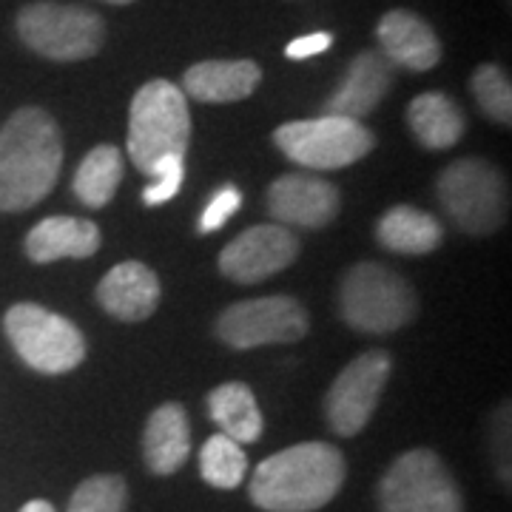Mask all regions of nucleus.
I'll return each mask as SVG.
<instances>
[{"label": "nucleus", "mask_w": 512, "mask_h": 512, "mask_svg": "<svg viewBox=\"0 0 512 512\" xmlns=\"http://www.w3.org/2000/svg\"><path fill=\"white\" fill-rule=\"evenodd\" d=\"M393 86V63L382 52H362L353 57L345 80L330 94L325 103V114L362 120L373 114L384 100V94Z\"/></svg>", "instance_id": "4468645a"}, {"label": "nucleus", "mask_w": 512, "mask_h": 512, "mask_svg": "<svg viewBox=\"0 0 512 512\" xmlns=\"http://www.w3.org/2000/svg\"><path fill=\"white\" fill-rule=\"evenodd\" d=\"M470 89L473 97L478 100V106L484 109V114L501 123V126H510L512 123V89L510 77L501 72L493 63H484L478 66L473 80H470Z\"/></svg>", "instance_id": "393cba45"}, {"label": "nucleus", "mask_w": 512, "mask_h": 512, "mask_svg": "<svg viewBox=\"0 0 512 512\" xmlns=\"http://www.w3.org/2000/svg\"><path fill=\"white\" fill-rule=\"evenodd\" d=\"M330 43H333V37H330L328 32H313V35L296 37V40H291V43H288V49H285V55L291 57V60H305V57L328 52Z\"/></svg>", "instance_id": "c85d7f7f"}, {"label": "nucleus", "mask_w": 512, "mask_h": 512, "mask_svg": "<svg viewBox=\"0 0 512 512\" xmlns=\"http://www.w3.org/2000/svg\"><path fill=\"white\" fill-rule=\"evenodd\" d=\"M239 205H242V194H239V188H234V185H225V188H220V191L211 197L208 208L202 211V217H200L202 234H211V231L222 228L225 222L237 214Z\"/></svg>", "instance_id": "cd10ccee"}, {"label": "nucleus", "mask_w": 512, "mask_h": 512, "mask_svg": "<svg viewBox=\"0 0 512 512\" xmlns=\"http://www.w3.org/2000/svg\"><path fill=\"white\" fill-rule=\"evenodd\" d=\"M3 328L20 359L40 373H69L86 359V339L77 325L35 302L12 305Z\"/></svg>", "instance_id": "6e6552de"}, {"label": "nucleus", "mask_w": 512, "mask_h": 512, "mask_svg": "<svg viewBox=\"0 0 512 512\" xmlns=\"http://www.w3.org/2000/svg\"><path fill=\"white\" fill-rule=\"evenodd\" d=\"M20 512H55V507H52L49 501H40V498H37V501H29Z\"/></svg>", "instance_id": "c756f323"}, {"label": "nucleus", "mask_w": 512, "mask_h": 512, "mask_svg": "<svg viewBox=\"0 0 512 512\" xmlns=\"http://www.w3.org/2000/svg\"><path fill=\"white\" fill-rule=\"evenodd\" d=\"M200 473L211 487L234 490V487L242 484V478L248 473V458H245L237 441L217 433V436H211L202 444Z\"/></svg>", "instance_id": "b1692460"}, {"label": "nucleus", "mask_w": 512, "mask_h": 512, "mask_svg": "<svg viewBox=\"0 0 512 512\" xmlns=\"http://www.w3.org/2000/svg\"><path fill=\"white\" fill-rule=\"evenodd\" d=\"M439 200L447 217L473 237H487L507 217V188L493 163L467 157L441 171Z\"/></svg>", "instance_id": "423d86ee"}, {"label": "nucleus", "mask_w": 512, "mask_h": 512, "mask_svg": "<svg viewBox=\"0 0 512 512\" xmlns=\"http://www.w3.org/2000/svg\"><path fill=\"white\" fill-rule=\"evenodd\" d=\"M128 487L120 476H92L74 490L66 512H126Z\"/></svg>", "instance_id": "a878e982"}, {"label": "nucleus", "mask_w": 512, "mask_h": 512, "mask_svg": "<svg viewBox=\"0 0 512 512\" xmlns=\"http://www.w3.org/2000/svg\"><path fill=\"white\" fill-rule=\"evenodd\" d=\"M106 3H114V6H126V3H134V0H106Z\"/></svg>", "instance_id": "7c9ffc66"}, {"label": "nucleus", "mask_w": 512, "mask_h": 512, "mask_svg": "<svg viewBox=\"0 0 512 512\" xmlns=\"http://www.w3.org/2000/svg\"><path fill=\"white\" fill-rule=\"evenodd\" d=\"M123 180V154L114 146L92 148L74 174V194L89 208H103Z\"/></svg>", "instance_id": "5701e85b"}, {"label": "nucleus", "mask_w": 512, "mask_h": 512, "mask_svg": "<svg viewBox=\"0 0 512 512\" xmlns=\"http://www.w3.org/2000/svg\"><path fill=\"white\" fill-rule=\"evenodd\" d=\"M390 379V356L384 350H367L356 356L330 384L325 396V416L336 436H356L365 430L384 384Z\"/></svg>", "instance_id": "9b49d317"}, {"label": "nucleus", "mask_w": 512, "mask_h": 512, "mask_svg": "<svg viewBox=\"0 0 512 512\" xmlns=\"http://www.w3.org/2000/svg\"><path fill=\"white\" fill-rule=\"evenodd\" d=\"M185 177V160L183 157H171L165 160L157 171H154V183L148 185L143 191V202L146 205H160V202H168L183 185Z\"/></svg>", "instance_id": "bb28decb"}, {"label": "nucleus", "mask_w": 512, "mask_h": 512, "mask_svg": "<svg viewBox=\"0 0 512 512\" xmlns=\"http://www.w3.org/2000/svg\"><path fill=\"white\" fill-rule=\"evenodd\" d=\"M345 484V456L325 441H305L265 458L251 476V501L265 512H313Z\"/></svg>", "instance_id": "f03ea898"}, {"label": "nucleus", "mask_w": 512, "mask_h": 512, "mask_svg": "<svg viewBox=\"0 0 512 512\" xmlns=\"http://www.w3.org/2000/svg\"><path fill=\"white\" fill-rule=\"evenodd\" d=\"M97 302L114 319L143 322L160 305V279L143 262H123L97 285Z\"/></svg>", "instance_id": "dca6fc26"}, {"label": "nucleus", "mask_w": 512, "mask_h": 512, "mask_svg": "<svg viewBox=\"0 0 512 512\" xmlns=\"http://www.w3.org/2000/svg\"><path fill=\"white\" fill-rule=\"evenodd\" d=\"M63 168V137L52 114L18 109L0 128V211H26L55 188Z\"/></svg>", "instance_id": "f257e3e1"}, {"label": "nucleus", "mask_w": 512, "mask_h": 512, "mask_svg": "<svg viewBox=\"0 0 512 512\" xmlns=\"http://www.w3.org/2000/svg\"><path fill=\"white\" fill-rule=\"evenodd\" d=\"M299 254V242L285 225H254L220 254V271L239 285H256L279 274Z\"/></svg>", "instance_id": "f8f14e48"}, {"label": "nucleus", "mask_w": 512, "mask_h": 512, "mask_svg": "<svg viewBox=\"0 0 512 512\" xmlns=\"http://www.w3.org/2000/svg\"><path fill=\"white\" fill-rule=\"evenodd\" d=\"M191 453V430H188V413L180 404H160L146 424L143 436V456L148 470L154 476H171L185 464Z\"/></svg>", "instance_id": "6ab92c4d"}, {"label": "nucleus", "mask_w": 512, "mask_h": 512, "mask_svg": "<svg viewBox=\"0 0 512 512\" xmlns=\"http://www.w3.org/2000/svg\"><path fill=\"white\" fill-rule=\"evenodd\" d=\"M376 237L387 251L396 254H430L444 239V228L433 214L410 205H396L376 225Z\"/></svg>", "instance_id": "aec40b11"}, {"label": "nucleus", "mask_w": 512, "mask_h": 512, "mask_svg": "<svg viewBox=\"0 0 512 512\" xmlns=\"http://www.w3.org/2000/svg\"><path fill=\"white\" fill-rule=\"evenodd\" d=\"M217 333L225 345L237 350L296 342L308 333V311L293 296L248 299L220 313Z\"/></svg>", "instance_id": "9d476101"}, {"label": "nucleus", "mask_w": 512, "mask_h": 512, "mask_svg": "<svg viewBox=\"0 0 512 512\" xmlns=\"http://www.w3.org/2000/svg\"><path fill=\"white\" fill-rule=\"evenodd\" d=\"M382 512H464L456 478L433 450H410L379 484Z\"/></svg>", "instance_id": "1a4fd4ad"}, {"label": "nucleus", "mask_w": 512, "mask_h": 512, "mask_svg": "<svg viewBox=\"0 0 512 512\" xmlns=\"http://www.w3.org/2000/svg\"><path fill=\"white\" fill-rule=\"evenodd\" d=\"M208 413L220 424L222 436L237 444H254L262 436V413L256 407L251 387L242 382H225L208 393Z\"/></svg>", "instance_id": "412c9836"}, {"label": "nucleus", "mask_w": 512, "mask_h": 512, "mask_svg": "<svg viewBox=\"0 0 512 512\" xmlns=\"http://www.w3.org/2000/svg\"><path fill=\"white\" fill-rule=\"evenodd\" d=\"M191 140V114L180 86L168 80H151L131 100L128 114V157L154 177V171L171 160L185 157Z\"/></svg>", "instance_id": "7ed1b4c3"}, {"label": "nucleus", "mask_w": 512, "mask_h": 512, "mask_svg": "<svg viewBox=\"0 0 512 512\" xmlns=\"http://www.w3.org/2000/svg\"><path fill=\"white\" fill-rule=\"evenodd\" d=\"M18 35L40 57L74 63L100 52L106 23L86 6L40 0L20 9Z\"/></svg>", "instance_id": "20e7f679"}, {"label": "nucleus", "mask_w": 512, "mask_h": 512, "mask_svg": "<svg viewBox=\"0 0 512 512\" xmlns=\"http://www.w3.org/2000/svg\"><path fill=\"white\" fill-rule=\"evenodd\" d=\"M279 151L296 165L313 171H336L373 151L376 137L362 120L322 114L316 120H293L274 131Z\"/></svg>", "instance_id": "0eeeda50"}, {"label": "nucleus", "mask_w": 512, "mask_h": 512, "mask_svg": "<svg viewBox=\"0 0 512 512\" xmlns=\"http://www.w3.org/2000/svg\"><path fill=\"white\" fill-rule=\"evenodd\" d=\"M376 37L382 43V55L410 72H427L441 60V43L433 26L407 9H393L379 20Z\"/></svg>", "instance_id": "2eb2a0df"}, {"label": "nucleus", "mask_w": 512, "mask_h": 512, "mask_svg": "<svg viewBox=\"0 0 512 512\" xmlns=\"http://www.w3.org/2000/svg\"><path fill=\"white\" fill-rule=\"evenodd\" d=\"M339 305L350 328L393 333L416 316V293L396 271L379 262H359L342 279Z\"/></svg>", "instance_id": "39448f33"}, {"label": "nucleus", "mask_w": 512, "mask_h": 512, "mask_svg": "<svg viewBox=\"0 0 512 512\" xmlns=\"http://www.w3.org/2000/svg\"><path fill=\"white\" fill-rule=\"evenodd\" d=\"M339 191L313 174H285L268 188V208L276 222L299 228H325L339 214Z\"/></svg>", "instance_id": "ddd939ff"}, {"label": "nucleus", "mask_w": 512, "mask_h": 512, "mask_svg": "<svg viewBox=\"0 0 512 512\" xmlns=\"http://www.w3.org/2000/svg\"><path fill=\"white\" fill-rule=\"evenodd\" d=\"M407 123L419 137L421 146L433 148V151L453 148L464 134V114L441 92L419 94L407 109Z\"/></svg>", "instance_id": "4be33fe9"}, {"label": "nucleus", "mask_w": 512, "mask_h": 512, "mask_svg": "<svg viewBox=\"0 0 512 512\" xmlns=\"http://www.w3.org/2000/svg\"><path fill=\"white\" fill-rule=\"evenodd\" d=\"M262 69L254 60H202L183 77V94L200 103H237L256 92Z\"/></svg>", "instance_id": "f3484780"}, {"label": "nucleus", "mask_w": 512, "mask_h": 512, "mask_svg": "<svg viewBox=\"0 0 512 512\" xmlns=\"http://www.w3.org/2000/svg\"><path fill=\"white\" fill-rule=\"evenodd\" d=\"M100 248V228L80 217H49L37 222L26 237V256L46 265L57 259H86Z\"/></svg>", "instance_id": "a211bd4d"}]
</instances>
